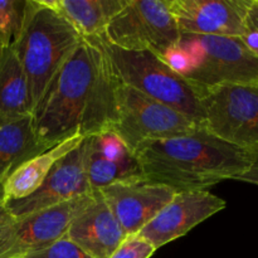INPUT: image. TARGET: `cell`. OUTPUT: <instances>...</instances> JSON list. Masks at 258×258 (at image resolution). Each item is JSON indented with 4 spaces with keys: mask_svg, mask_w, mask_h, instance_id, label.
Returning <instances> with one entry per match:
<instances>
[{
    "mask_svg": "<svg viewBox=\"0 0 258 258\" xmlns=\"http://www.w3.org/2000/svg\"><path fill=\"white\" fill-rule=\"evenodd\" d=\"M112 82L105 53L83 39L33 110L39 143L50 149L76 134L86 138L108 130Z\"/></svg>",
    "mask_w": 258,
    "mask_h": 258,
    "instance_id": "cell-1",
    "label": "cell"
},
{
    "mask_svg": "<svg viewBox=\"0 0 258 258\" xmlns=\"http://www.w3.org/2000/svg\"><path fill=\"white\" fill-rule=\"evenodd\" d=\"M143 178L175 191L208 189L251 168L246 151L203 127L176 138L150 141L135 151Z\"/></svg>",
    "mask_w": 258,
    "mask_h": 258,
    "instance_id": "cell-2",
    "label": "cell"
},
{
    "mask_svg": "<svg viewBox=\"0 0 258 258\" xmlns=\"http://www.w3.org/2000/svg\"><path fill=\"white\" fill-rule=\"evenodd\" d=\"M163 59L198 91L258 82V55L243 38L180 33Z\"/></svg>",
    "mask_w": 258,
    "mask_h": 258,
    "instance_id": "cell-3",
    "label": "cell"
},
{
    "mask_svg": "<svg viewBox=\"0 0 258 258\" xmlns=\"http://www.w3.org/2000/svg\"><path fill=\"white\" fill-rule=\"evenodd\" d=\"M82 42L80 33L44 0H29L23 29L12 45L27 77L33 110Z\"/></svg>",
    "mask_w": 258,
    "mask_h": 258,
    "instance_id": "cell-4",
    "label": "cell"
},
{
    "mask_svg": "<svg viewBox=\"0 0 258 258\" xmlns=\"http://www.w3.org/2000/svg\"><path fill=\"white\" fill-rule=\"evenodd\" d=\"M105 53L111 72L123 85L188 116L202 127L198 90L179 76L165 60L151 52L118 48L101 37L88 38Z\"/></svg>",
    "mask_w": 258,
    "mask_h": 258,
    "instance_id": "cell-5",
    "label": "cell"
},
{
    "mask_svg": "<svg viewBox=\"0 0 258 258\" xmlns=\"http://www.w3.org/2000/svg\"><path fill=\"white\" fill-rule=\"evenodd\" d=\"M199 127L188 116L123 85L113 76L108 130L113 131L134 153L150 141L183 136Z\"/></svg>",
    "mask_w": 258,
    "mask_h": 258,
    "instance_id": "cell-6",
    "label": "cell"
},
{
    "mask_svg": "<svg viewBox=\"0 0 258 258\" xmlns=\"http://www.w3.org/2000/svg\"><path fill=\"white\" fill-rule=\"evenodd\" d=\"M202 127L251 153L258 150V82L199 90Z\"/></svg>",
    "mask_w": 258,
    "mask_h": 258,
    "instance_id": "cell-7",
    "label": "cell"
},
{
    "mask_svg": "<svg viewBox=\"0 0 258 258\" xmlns=\"http://www.w3.org/2000/svg\"><path fill=\"white\" fill-rule=\"evenodd\" d=\"M106 42L163 58L180 37L170 0H128L102 35Z\"/></svg>",
    "mask_w": 258,
    "mask_h": 258,
    "instance_id": "cell-8",
    "label": "cell"
},
{
    "mask_svg": "<svg viewBox=\"0 0 258 258\" xmlns=\"http://www.w3.org/2000/svg\"><path fill=\"white\" fill-rule=\"evenodd\" d=\"M226 207V201L208 189L176 191L171 201L138 234L158 249L185 236Z\"/></svg>",
    "mask_w": 258,
    "mask_h": 258,
    "instance_id": "cell-9",
    "label": "cell"
},
{
    "mask_svg": "<svg viewBox=\"0 0 258 258\" xmlns=\"http://www.w3.org/2000/svg\"><path fill=\"white\" fill-rule=\"evenodd\" d=\"M126 236L138 234L171 201L176 191L146 179L118 181L98 189Z\"/></svg>",
    "mask_w": 258,
    "mask_h": 258,
    "instance_id": "cell-10",
    "label": "cell"
},
{
    "mask_svg": "<svg viewBox=\"0 0 258 258\" xmlns=\"http://www.w3.org/2000/svg\"><path fill=\"white\" fill-rule=\"evenodd\" d=\"M85 140V139H83ZM60 159L42 185L29 197L4 204L15 219L93 193L85 168V143Z\"/></svg>",
    "mask_w": 258,
    "mask_h": 258,
    "instance_id": "cell-11",
    "label": "cell"
},
{
    "mask_svg": "<svg viewBox=\"0 0 258 258\" xmlns=\"http://www.w3.org/2000/svg\"><path fill=\"white\" fill-rule=\"evenodd\" d=\"M93 193L17 219L14 233L3 258H22L62 239L73 219L92 202Z\"/></svg>",
    "mask_w": 258,
    "mask_h": 258,
    "instance_id": "cell-12",
    "label": "cell"
},
{
    "mask_svg": "<svg viewBox=\"0 0 258 258\" xmlns=\"http://www.w3.org/2000/svg\"><path fill=\"white\" fill-rule=\"evenodd\" d=\"M248 0H170L180 33L246 38Z\"/></svg>",
    "mask_w": 258,
    "mask_h": 258,
    "instance_id": "cell-13",
    "label": "cell"
},
{
    "mask_svg": "<svg viewBox=\"0 0 258 258\" xmlns=\"http://www.w3.org/2000/svg\"><path fill=\"white\" fill-rule=\"evenodd\" d=\"M85 168L93 191L118 181L141 179L136 154L111 130L86 136Z\"/></svg>",
    "mask_w": 258,
    "mask_h": 258,
    "instance_id": "cell-14",
    "label": "cell"
},
{
    "mask_svg": "<svg viewBox=\"0 0 258 258\" xmlns=\"http://www.w3.org/2000/svg\"><path fill=\"white\" fill-rule=\"evenodd\" d=\"M71 242L93 258H110L126 238L122 227L97 191L71 223L66 234Z\"/></svg>",
    "mask_w": 258,
    "mask_h": 258,
    "instance_id": "cell-15",
    "label": "cell"
},
{
    "mask_svg": "<svg viewBox=\"0 0 258 258\" xmlns=\"http://www.w3.org/2000/svg\"><path fill=\"white\" fill-rule=\"evenodd\" d=\"M85 136L76 134L15 169L0 185L3 206L24 199L34 193L47 179L55 164L77 148Z\"/></svg>",
    "mask_w": 258,
    "mask_h": 258,
    "instance_id": "cell-16",
    "label": "cell"
},
{
    "mask_svg": "<svg viewBox=\"0 0 258 258\" xmlns=\"http://www.w3.org/2000/svg\"><path fill=\"white\" fill-rule=\"evenodd\" d=\"M47 150L38 140L32 113L0 118V185L22 164Z\"/></svg>",
    "mask_w": 258,
    "mask_h": 258,
    "instance_id": "cell-17",
    "label": "cell"
},
{
    "mask_svg": "<svg viewBox=\"0 0 258 258\" xmlns=\"http://www.w3.org/2000/svg\"><path fill=\"white\" fill-rule=\"evenodd\" d=\"M57 10L83 39L105 34L111 20L128 0H44Z\"/></svg>",
    "mask_w": 258,
    "mask_h": 258,
    "instance_id": "cell-18",
    "label": "cell"
},
{
    "mask_svg": "<svg viewBox=\"0 0 258 258\" xmlns=\"http://www.w3.org/2000/svg\"><path fill=\"white\" fill-rule=\"evenodd\" d=\"M32 112L27 77L10 44L0 55V118L18 117Z\"/></svg>",
    "mask_w": 258,
    "mask_h": 258,
    "instance_id": "cell-19",
    "label": "cell"
},
{
    "mask_svg": "<svg viewBox=\"0 0 258 258\" xmlns=\"http://www.w3.org/2000/svg\"><path fill=\"white\" fill-rule=\"evenodd\" d=\"M29 0H0V42L5 48L19 37Z\"/></svg>",
    "mask_w": 258,
    "mask_h": 258,
    "instance_id": "cell-20",
    "label": "cell"
},
{
    "mask_svg": "<svg viewBox=\"0 0 258 258\" xmlns=\"http://www.w3.org/2000/svg\"><path fill=\"white\" fill-rule=\"evenodd\" d=\"M156 248L139 234L126 236L110 258H150Z\"/></svg>",
    "mask_w": 258,
    "mask_h": 258,
    "instance_id": "cell-21",
    "label": "cell"
},
{
    "mask_svg": "<svg viewBox=\"0 0 258 258\" xmlns=\"http://www.w3.org/2000/svg\"><path fill=\"white\" fill-rule=\"evenodd\" d=\"M22 258H93L85 251L76 246L71 242L67 237H63L58 242L53 243L52 246L47 247L40 251L33 252V253L25 254Z\"/></svg>",
    "mask_w": 258,
    "mask_h": 258,
    "instance_id": "cell-22",
    "label": "cell"
},
{
    "mask_svg": "<svg viewBox=\"0 0 258 258\" xmlns=\"http://www.w3.org/2000/svg\"><path fill=\"white\" fill-rule=\"evenodd\" d=\"M17 219L10 216L5 207L2 203V196H0V258L5 254L9 242L14 233Z\"/></svg>",
    "mask_w": 258,
    "mask_h": 258,
    "instance_id": "cell-23",
    "label": "cell"
},
{
    "mask_svg": "<svg viewBox=\"0 0 258 258\" xmlns=\"http://www.w3.org/2000/svg\"><path fill=\"white\" fill-rule=\"evenodd\" d=\"M244 24L247 30L244 39L258 40V0H248L247 3Z\"/></svg>",
    "mask_w": 258,
    "mask_h": 258,
    "instance_id": "cell-24",
    "label": "cell"
},
{
    "mask_svg": "<svg viewBox=\"0 0 258 258\" xmlns=\"http://www.w3.org/2000/svg\"><path fill=\"white\" fill-rule=\"evenodd\" d=\"M233 180L246 181V183L258 185V166H251L248 170L244 171V173H242L241 175L236 176Z\"/></svg>",
    "mask_w": 258,
    "mask_h": 258,
    "instance_id": "cell-25",
    "label": "cell"
},
{
    "mask_svg": "<svg viewBox=\"0 0 258 258\" xmlns=\"http://www.w3.org/2000/svg\"><path fill=\"white\" fill-rule=\"evenodd\" d=\"M247 158H248L249 164L251 166H258V150L257 151H251V153H247Z\"/></svg>",
    "mask_w": 258,
    "mask_h": 258,
    "instance_id": "cell-26",
    "label": "cell"
},
{
    "mask_svg": "<svg viewBox=\"0 0 258 258\" xmlns=\"http://www.w3.org/2000/svg\"><path fill=\"white\" fill-rule=\"evenodd\" d=\"M244 40H246L247 44H248L249 47L253 49V52L258 55V40H254V39H244Z\"/></svg>",
    "mask_w": 258,
    "mask_h": 258,
    "instance_id": "cell-27",
    "label": "cell"
},
{
    "mask_svg": "<svg viewBox=\"0 0 258 258\" xmlns=\"http://www.w3.org/2000/svg\"><path fill=\"white\" fill-rule=\"evenodd\" d=\"M4 45L2 44V42H0V55H2V53H3V50H4Z\"/></svg>",
    "mask_w": 258,
    "mask_h": 258,
    "instance_id": "cell-28",
    "label": "cell"
}]
</instances>
